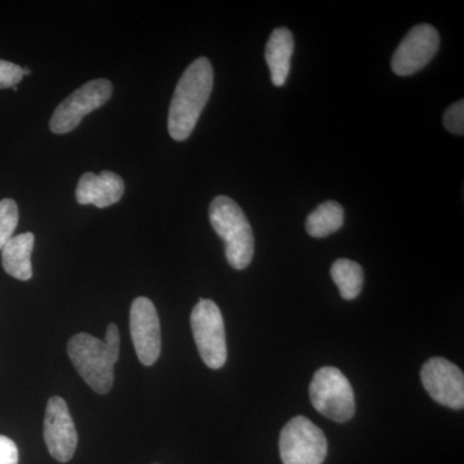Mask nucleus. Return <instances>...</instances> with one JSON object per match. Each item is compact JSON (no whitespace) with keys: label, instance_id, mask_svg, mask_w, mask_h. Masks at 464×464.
<instances>
[{"label":"nucleus","instance_id":"f257e3e1","mask_svg":"<svg viewBox=\"0 0 464 464\" xmlns=\"http://www.w3.org/2000/svg\"><path fill=\"white\" fill-rule=\"evenodd\" d=\"M215 72L207 57H199L183 72L168 114V130L174 141H185L197 127L213 91Z\"/></svg>","mask_w":464,"mask_h":464},{"label":"nucleus","instance_id":"f03ea898","mask_svg":"<svg viewBox=\"0 0 464 464\" xmlns=\"http://www.w3.org/2000/svg\"><path fill=\"white\" fill-rule=\"evenodd\" d=\"M121 351L118 325L110 323L105 341L79 333L67 343V353L76 372L94 392L106 395L114 384V368Z\"/></svg>","mask_w":464,"mask_h":464},{"label":"nucleus","instance_id":"7ed1b4c3","mask_svg":"<svg viewBox=\"0 0 464 464\" xmlns=\"http://www.w3.org/2000/svg\"><path fill=\"white\" fill-rule=\"evenodd\" d=\"M210 225L225 241L226 259L235 270L248 267L255 256V237L246 216L231 198L217 197L209 207Z\"/></svg>","mask_w":464,"mask_h":464},{"label":"nucleus","instance_id":"20e7f679","mask_svg":"<svg viewBox=\"0 0 464 464\" xmlns=\"http://www.w3.org/2000/svg\"><path fill=\"white\" fill-rule=\"evenodd\" d=\"M314 408L334 422H348L355 414V395L346 375L340 369L324 366L310 384Z\"/></svg>","mask_w":464,"mask_h":464},{"label":"nucleus","instance_id":"39448f33","mask_svg":"<svg viewBox=\"0 0 464 464\" xmlns=\"http://www.w3.org/2000/svg\"><path fill=\"white\" fill-rule=\"evenodd\" d=\"M191 329L200 357L208 368L221 369L227 360L224 317L212 299H200L192 310Z\"/></svg>","mask_w":464,"mask_h":464},{"label":"nucleus","instance_id":"423d86ee","mask_svg":"<svg viewBox=\"0 0 464 464\" xmlns=\"http://www.w3.org/2000/svg\"><path fill=\"white\" fill-rule=\"evenodd\" d=\"M279 448L284 464H323L328 454V441L322 430L302 415L284 426Z\"/></svg>","mask_w":464,"mask_h":464},{"label":"nucleus","instance_id":"0eeeda50","mask_svg":"<svg viewBox=\"0 0 464 464\" xmlns=\"http://www.w3.org/2000/svg\"><path fill=\"white\" fill-rule=\"evenodd\" d=\"M111 94L112 83L108 79H94L82 85L54 110L50 121L52 132H72L81 124L85 115L105 105Z\"/></svg>","mask_w":464,"mask_h":464},{"label":"nucleus","instance_id":"6e6552de","mask_svg":"<svg viewBox=\"0 0 464 464\" xmlns=\"http://www.w3.org/2000/svg\"><path fill=\"white\" fill-rule=\"evenodd\" d=\"M440 35L429 24H420L411 30L396 48L392 56V72L399 76L413 75L431 63L438 53Z\"/></svg>","mask_w":464,"mask_h":464},{"label":"nucleus","instance_id":"1a4fd4ad","mask_svg":"<svg viewBox=\"0 0 464 464\" xmlns=\"http://www.w3.org/2000/svg\"><path fill=\"white\" fill-rule=\"evenodd\" d=\"M424 390L436 402L460 411L464 406L463 372L444 357H432L420 371Z\"/></svg>","mask_w":464,"mask_h":464},{"label":"nucleus","instance_id":"9d476101","mask_svg":"<svg viewBox=\"0 0 464 464\" xmlns=\"http://www.w3.org/2000/svg\"><path fill=\"white\" fill-rule=\"evenodd\" d=\"M130 335L134 351L145 366L157 362L161 353L160 322L151 299L139 297L130 306Z\"/></svg>","mask_w":464,"mask_h":464},{"label":"nucleus","instance_id":"9b49d317","mask_svg":"<svg viewBox=\"0 0 464 464\" xmlns=\"http://www.w3.org/2000/svg\"><path fill=\"white\" fill-rule=\"evenodd\" d=\"M44 440L54 459L67 463L74 457L78 447V432L70 414L69 406L60 396L48 400L44 417Z\"/></svg>","mask_w":464,"mask_h":464},{"label":"nucleus","instance_id":"f8f14e48","mask_svg":"<svg viewBox=\"0 0 464 464\" xmlns=\"http://www.w3.org/2000/svg\"><path fill=\"white\" fill-rule=\"evenodd\" d=\"M124 181L119 174L103 170L100 174H83L76 186V200L82 206L106 208L114 206L123 198Z\"/></svg>","mask_w":464,"mask_h":464},{"label":"nucleus","instance_id":"ddd939ff","mask_svg":"<svg viewBox=\"0 0 464 464\" xmlns=\"http://www.w3.org/2000/svg\"><path fill=\"white\" fill-rule=\"evenodd\" d=\"M295 51V39L285 27H277L271 33L266 44V63L271 72V82L275 87L285 85L290 72V61Z\"/></svg>","mask_w":464,"mask_h":464},{"label":"nucleus","instance_id":"4468645a","mask_svg":"<svg viewBox=\"0 0 464 464\" xmlns=\"http://www.w3.org/2000/svg\"><path fill=\"white\" fill-rule=\"evenodd\" d=\"M35 243L33 232L17 235L3 246L2 264L5 273L14 279L27 280L33 277L32 253Z\"/></svg>","mask_w":464,"mask_h":464},{"label":"nucleus","instance_id":"2eb2a0df","mask_svg":"<svg viewBox=\"0 0 464 464\" xmlns=\"http://www.w3.org/2000/svg\"><path fill=\"white\" fill-rule=\"evenodd\" d=\"M344 222L343 208L337 201H325L307 217L306 230L313 237H326L340 230Z\"/></svg>","mask_w":464,"mask_h":464},{"label":"nucleus","instance_id":"dca6fc26","mask_svg":"<svg viewBox=\"0 0 464 464\" xmlns=\"http://www.w3.org/2000/svg\"><path fill=\"white\" fill-rule=\"evenodd\" d=\"M333 282L340 289L342 298L351 301L359 297L364 285V271L362 266L350 259H337L331 270Z\"/></svg>","mask_w":464,"mask_h":464},{"label":"nucleus","instance_id":"f3484780","mask_svg":"<svg viewBox=\"0 0 464 464\" xmlns=\"http://www.w3.org/2000/svg\"><path fill=\"white\" fill-rule=\"evenodd\" d=\"M18 224V207L12 199L0 200V250L14 237Z\"/></svg>","mask_w":464,"mask_h":464},{"label":"nucleus","instance_id":"a211bd4d","mask_svg":"<svg viewBox=\"0 0 464 464\" xmlns=\"http://www.w3.org/2000/svg\"><path fill=\"white\" fill-rule=\"evenodd\" d=\"M444 125L449 132L463 136L464 134V101L460 100L453 103L445 111Z\"/></svg>","mask_w":464,"mask_h":464},{"label":"nucleus","instance_id":"6ab92c4d","mask_svg":"<svg viewBox=\"0 0 464 464\" xmlns=\"http://www.w3.org/2000/svg\"><path fill=\"white\" fill-rule=\"evenodd\" d=\"M23 67L0 60V90L16 87L23 81Z\"/></svg>","mask_w":464,"mask_h":464},{"label":"nucleus","instance_id":"aec40b11","mask_svg":"<svg viewBox=\"0 0 464 464\" xmlns=\"http://www.w3.org/2000/svg\"><path fill=\"white\" fill-rule=\"evenodd\" d=\"M0 464H18L17 445L11 439L0 435Z\"/></svg>","mask_w":464,"mask_h":464},{"label":"nucleus","instance_id":"412c9836","mask_svg":"<svg viewBox=\"0 0 464 464\" xmlns=\"http://www.w3.org/2000/svg\"><path fill=\"white\" fill-rule=\"evenodd\" d=\"M24 76L32 74V70L26 69V67H24L23 69Z\"/></svg>","mask_w":464,"mask_h":464}]
</instances>
